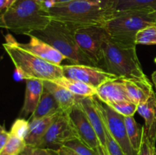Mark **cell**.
I'll use <instances>...</instances> for the list:
<instances>
[{
    "mask_svg": "<svg viewBox=\"0 0 156 155\" xmlns=\"http://www.w3.org/2000/svg\"><path fill=\"white\" fill-rule=\"evenodd\" d=\"M48 11L52 20L76 26L105 25L116 13L111 0H73Z\"/></svg>",
    "mask_w": 156,
    "mask_h": 155,
    "instance_id": "6da1fadb",
    "label": "cell"
},
{
    "mask_svg": "<svg viewBox=\"0 0 156 155\" xmlns=\"http://www.w3.org/2000/svg\"><path fill=\"white\" fill-rule=\"evenodd\" d=\"M49 11L37 0H16L2 12L1 27L21 35L44 30L51 21Z\"/></svg>",
    "mask_w": 156,
    "mask_h": 155,
    "instance_id": "7a4b0ae2",
    "label": "cell"
},
{
    "mask_svg": "<svg viewBox=\"0 0 156 155\" xmlns=\"http://www.w3.org/2000/svg\"><path fill=\"white\" fill-rule=\"evenodd\" d=\"M3 47L15 65V76L18 79L54 81L63 76L62 65L47 62L23 49L11 34L5 36Z\"/></svg>",
    "mask_w": 156,
    "mask_h": 155,
    "instance_id": "3957f363",
    "label": "cell"
},
{
    "mask_svg": "<svg viewBox=\"0 0 156 155\" xmlns=\"http://www.w3.org/2000/svg\"><path fill=\"white\" fill-rule=\"evenodd\" d=\"M76 27V25L51 20L46 28L33 32L30 35L51 45L64 55L72 64L95 66L77 43L75 37Z\"/></svg>",
    "mask_w": 156,
    "mask_h": 155,
    "instance_id": "277c9868",
    "label": "cell"
},
{
    "mask_svg": "<svg viewBox=\"0 0 156 155\" xmlns=\"http://www.w3.org/2000/svg\"><path fill=\"white\" fill-rule=\"evenodd\" d=\"M136 46L116 42L108 35L103 46V62L106 71L120 79L146 77L137 56Z\"/></svg>",
    "mask_w": 156,
    "mask_h": 155,
    "instance_id": "5b68a950",
    "label": "cell"
},
{
    "mask_svg": "<svg viewBox=\"0 0 156 155\" xmlns=\"http://www.w3.org/2000/svg\"><path fill=\"white\" fill-rule=\"evenodd\" d=\"M155 23L151 16V9L146 8L116 12L105 26L113 40L124 45L136 46L137 33Z\"/></svg>",
    "mask_w": 156,
    "mask_h": 155,
    "instance_id": "8992f818",
    "label": "cell"
},
{
    "mask_svg": "<svg viewBox=\"0 0 156 155\" xmlns=\"http://www.w3.org/2000/svg\"><path fill=\"white\" fill-rule=\"evenodd\" d=\"M108 35L105 25L76 26L75 30L77 43L94 65L103 61V46Z\"/></svg>",
    "mask_w": 156,
    "mask_h": 155,
    "instance_id": "52a82bcc",
    "label": "cell"
},
{
    "mask_svg": "<svg viewBox=\"0 0 156 155\" xmlns=\"http://www.w3.org/2000/svg\"><path fill=\"white\" fill-rule=\"evenodd\" d=\"M77 138L68 115L60 112L56 115L38 147L56 150L68 141Z\"/></svg>",
    "mask_w": 156,
    "mask_h": 155,
    "instance_id": "ba28073f",
    "label": "cell"
},
{
    "mask_svg": "<svg viewBox=\"0 0 156 155\" xmlns=\"http://www.w3.org/2000/svg\"><path fill=\"white\" fill-rule=\"evenodd\" d=\"M62 68L63 76L80 81L96 89L105 82L120 79L106 70L94 65L71 64L62 65Z\"/></svg>",
    "mask_w": 156,
    "mask_h": 155,
    "instance_id": "9c48e42d",
    "label": "cell"
},
{
    "mask_svg": "<svg viewBox=\"0 0 156 155\" xmlns=\"http://www.w3.org/2000/svg\"><path fill=\"white\" fill-rule=\"evenodd\" d=\"M98 103L108 131L123 152L126 155H138L129 141L125 126L124 117L114 111L108 105L100 102Z\"/></svg>",
    "mask_w": 156,
    "mask_h": 155,
    "instance_id": "30bf717a",
    "label": "cell"
},
{
    "mask_svg": "<svg viewBox=\"0 0 156 155\" xmlns=\"http://www.w3.org/2000/svg\"><path fill=\"white\" fill-rule=\"evenodd\" d=\"M66 114L73 124L78 138L90 147L97 150L98 147L101 144L98 137L79 103L75 105Z\"/></svg>",
    "mask_w": 156,
    "mask_h": 155,
    "instance_id": "8fae6325",
    "label": "cell"
},
{
    "mask_svg": "<svg viewBox=\"0 0 156 155\" xmlns=\"http://www.w3.org/2000/svg\"><path fill=\"white\" fill-rule=\"evenodd\" d=\"M78 103L85 112L90 123L94 128L101 144L107 147L106 125L104 120L98 100L94 97H79Z\"/></svg>",
    "mask_w": 156,
    "mask_h": 155,
    "instance_id": "7c38bea8",
    "label": "cell"
},
{
    "mask_svg": "<svg viewBox=\"0 0 156 155\" xmlns=\"http://www.w3.org/2000/svg\"><path fill=\"white\" fill-rule=\"evenodd\" d=\"M18 45L24 50L36 55L38 57L44 59L47 62H50L56 65H62L64 60H67L66 57L56 49L52 46L45 41L38 37L30 35V40L27 43H19Z\"/></svg>",
    "mask_w": 156,
    "mask_h": 155,
    "instance_id": "4fadbf2b",
    "label": "cell"
},
{
    "mask_svg": "<svg viewBox=\"0 0 156 155\" xmlns=\"http://www.w3.org/2000/svg\"><path fill=\"white\" fill-rule=\"evenodd\" d=\"M126 94L131 102L136 105L142 104L155 94L152 84L148 77L143 78H121Z\"/></svg>",
    "mask_w": 156,
    "mask_h": 155,
    "instance_id": "5bb4252c",
    "label": "cell"
},
{
    "mask_svg": "<svg viewBox=\"0 0 156 155\" xmlns=\"http://www.w3.org/2000/svg\"><path fill=\"white\" fill-rule=\"evenodd\" d=\"M44 86L43 80L41 79H28L26 80V90L24 104L20 112V117L24 118L32 115L36 109L41 98Z\"/></svg>",
    "mask_w": 156,
    "mask_h": 155,
    "instance_id": "9a60e30c",
    "label": "cell"
},
{
    "mask_svg": "<svg viewBox=\"0 0 156 155\" xmlns=\"http://www.w3.org/2000/svg\"><path fill=\"white\" fill-rule=\"evenodd\" d=\"M96 90V97L102 103L107 105L123 100H129L124 84L120 79L105 82Z\"/></svg>",
    "mask_w": 156,
    "mask_h": 155,
    "instance_id": "2e32d148",
    "label": "cell"
},
{
    "mask_svg": "<svg viewBox=\"0 0 156 155\" xmlns=\"http://www.w3.org/2000/svg\"><path fill=\"white\" fill-rule=\"evenodd\" d=\"M138 113L144 119V132L153 147L156 142V94L149 100L138 105Z\"/></svg>",
    "mask_w": 156,
    "mask_h": 155,
    "instance_id": "e0dca14e",
    "label": "cell"
},
{
    "mask_svg": "<svg viewBox=\"0 0 156 155\" xmlns=\"http://www.w3.org/2000/svg\"><path fill=\"white\" fill-rule=\"evenodd\" d=\"M43 82H44V89L51 93L52 95L58 102L63 112L67 113L75 105L78 103L79 96L75 95L64 87L58 84L53 81L43 80Z\"/></svg>",
    "mask_w": 156,
    "mask_h": 155,
    "instance_id": "ac0fdd59",
    "label": "cell"
},
{
    "mask_svg": "<svg viewBox=\"0 0 156 155\" xmlns=\"http://www.w3.org/2000/svg\"><path fill=\"white\" fill-rule=\"evenodd\" d=\"M57 115H50V116L29 121L30 123L29 132L24 139L26 144L27 146L38 147Z\"/></svg>",
    "mask_w": 156,
    "mask_h": 155,
    "instance_id": "d6986e66",
    "label": "cell"
},
{
    "mask_svg": "<svg viewBox=\"0 0 156 155\" xmlns=\"http://www.w3.org/2000/svg\"><path fill=\"white\" fill-rule=\"evenodd\" d=\"M60 112H63L61 109L55 97L52 95L51 93L49 92L47 90L44 89L39 103L34 113L30 115L28 121L38 119L50 116V115H57Z\"/></svg>",
    "mask_w": 156,
    "mask_h": 155,
    "instance_id": "ffe728a7",
    "label": "cell"
},
{
    "mask_svg": "<svg viewBox=\"0 0 156 155\" xmlns=\"http://www.w3.org/2000/svg\"><path fill=\"white\" fill-rule=\"evenodd\" d=\"M58 84L64 87L71 91L75 95L82 97H94L97 94V90L93 87L89 86L87 84L80 81L66 78L65 76L59 78L56 80L53 81Z\"/></svg>",
    "mask_w": 156,
    "mask_h": 155,
    "instance_id": "44dd1931",
    "label": "cell"
},
{
    "mask_svg": "<svg viewBox=\"0 0 156 155\" xmlns=\"http://www.w3.org/2000/svg\"><path fill=\"white\" fill-rule=\"evenodd\" d=\"M124 117L125 126L126 132L129 136V141L134 150L139 153L143 141V126H140L136 122L134 116H123Z\"/></svg>",
    "mask_w": 156,
    "mask_h": 155,
    "instance_id": "7402d4cb",
    "label": "cell"
},
{
    "mask_svg": "<svg viewBox=\"0 0 156 155\" xmlns=\"http://www.w3.org/2000/svg\"><path fill=\"white\" fill-rule=\"evenodd\" d=\"M116 12L130 9L156 8V0H111Z\"/></svg>",
    "mask_w": 156,
    "mask_h": 155,
    "instance_id": "603a6c76",
    "label": "cell"
},
{
    "mask_svg": "<svg viewBox=\"0 0 156 155\" xmlns=\"http://www.w3.org/2000/svg\"><path fill=\"white\" fill-rule=\"evenodd\" d=\"M136 44L156 45V23L144 27L137 33Z\"/></svg>",
    "mask_w": 156,
    "mask_h": 155,
    "instance_id": "cb8c5ba5",
    "label": "cell"
},
{
    "mask_svg": "<svg viewBox=\"0 0 156 155\" xmlns=\"http://www.w3.org/2000/svg\"><path fill=\"white\" fill-rule=\"evenodd\" d=\"M26 146L24 140L12 135L5 145L0 149V155H19Z\"/></svg>",
    "mask_w": 156,
    "mask_h": 155,
    "instance_id": "d4e9b609",
    "label": "cell"
},
{
    "mask_svg": "<svg viewBox=\"0 0 156 155\" xmlns=\"http://www.w3.org/2000/svg\"><path fill=\"white\" fill-rule=\"evenodd\" d=\"M108 106L123 116H134V114L138 109V105L135 104L130 100L116 102L110 103Z\"/></svg>",
    "mask_w": 156,
    "mask_h": 155,
    "instance_id": "484cf974",
    "label": "cell"
},
{
    "mask_svg": "<svg viewBox=\"0 0 156 155\" xmlns=\"http://www.w3.org/2000/svg\"><path fill=\"white\" fill-rule=\"evenodd\" d=\"M29 128H30V123L28 120L20 117L15 119L9 132L13 136L24 140L29 132Z\"/></svg>",
    "mask_w": 156,
    "mask_h": 155,
    "instance_id": "4316f807",
    "label": "cell"
},
{
    "mask_svg": "<svg viewBox=\"0 0 156 155\" xmlns=\"http://www.w3.org/2000/svg\"><path fill=\"white\" fill-rule=\"evenodd\" d=\"M64 146L69 147L79 155H99L98 150L90 147L78 138L68 141Z\"/></svg>",
    "mask_w": 156,
    "mask_h": 155,
    "instance_id": "83f0119b",
    "label": "cell"
},
{
    "mask_svg": "<svg viewBox=\"0 0 156 155\" xmlns=\"http://www.w3.org/2000/svg\"><path fill=\"white\" fill-rule=\"evenodd\" d=\"M106 125V124H105ZM106 139H107V149L110 155H126L121 147L119 146L117 141L114 139L106 126Z\"/></svg>",
    "mask_w": 156,
    "mask_h": 155,
    "instance_id": "f1b7e54d",
    "label": "cell"
},
{
    "mask_svg": "<svg viewBox=\"0 0 156 155\" xmlns=\"http://www.w3.org/2000/svg\"><path fill=\"white\" fill-rule=\"evenodd\" d=\"M155 151V147H153L152 144L149 142L143 129V141H142L141 147H140L138 155H154Z\"/></svg>",
    "mask_w": 156,
    "mask_h": 155,
    "instance_id": "f546056e",
    "label": "cell"
},
{
    "mask_svg": "<svg viewBox=\"0 0 156 155\" xmlns=\"http://www.w3.org/2000/svg\"><path fill=\"white\" fill-rule=\"evenodd\" d=\"M19 155H52V153L49 149L27 145Z\"/></svg>",
    "mask_w": 156,
    "mask_h": 155,
    "instance_id": "4dcf8cb0",
    "label": "cell"
},
{
    "mask_svg": "<svg viewBox=\"0 0 156 155\" xmlns=\"http://www.w3.org/2000/svg\"><path fill=\"white\" fill-rule=\"evenodd\" d=\"M11 136L12 135H11L10 132L6 131L5 126H2L1 129H0V149H2L5 145L6 143L10 139Z\"/></svg>",
    "mask_w": 156,
    "mask_h": 155,
    "instance_id": "1f68e13d",
    "label": "cell"
},
{
    "mask_svg": "<svg viewBox=\"0 0 156 155\" xmlns=\"http://www.w3.org/2000/svg\"><path fill=\"white\" fill-rule=\"evenodd\" d=\"M56 151L58 153V155H79L76 151H74V150H72L69 147H66V146H62L60 148L56 150Z\"/></svg>",
    "mask_w": 156,
    "mask_h": 155,
    "instance_id": "d6a6232c",
    "label": "cell"
},
{
    "mask_svg": "<svg viewBox=\"0 0 156 155\" xmlns=\"http://www.w3.org/2000/svg\"><path fill=\"white\" fill-rule=\"evenodd\" d=\"M15 2H16V0H0V10H1V12H3L7 10Z\"/></svg>",
    "mask_w": 156,
    "mask_h": 155,
    "instance_id": "836d02e7",
    "label": "cell"
},
{
    "mask_svg": "<svg viewBox=\"0 0 156 155\" xmlns=\"http://www.w3.org/2000/svg\"><path fill=\"white\" fill-rule=\"evenodd\" d=\"M99 155H110L109 152H108V149H107V147H104L103 145H101V144H99L98 147V149H97Z\"/></svg>",
    "mask_w": 156,
    "mask_h": 155,
    "instance_id": "e575fe53",
    "label": "cell"
},
{
    "mask_svg": "<svg viewBox=\"0 0 156 155\" xmlns=\"http://www.w3.org/2000/svg\"><path fill=\"white\" fill-rule=\"evenodd\" d=\"M56 2V4H60V3H65L68 2L73 1V0H53Z\"/></svg>",
    "mask_w": 156,
    "mask_h": 155,
    "instance_id": "d590c367",
    "label": "cell"
},
{
    "mask_svg": "<svg viewBox=\"0 0 156 155\" xmlns=\"http://www.w3.org/2000/svg\"><path fill=\"white\" fill-rule=\"evenodd\" d=\"M152 82L155 84V88H156V71H154L152 74Z\"/></svg>",
    "mask_w": 156,
    "mask_h": 155,
    "instance_id": "8d00e7d4",
    "label": "cell"
},
{
    "mask_svg": "<svg viewBox=\"0 0 156 155\" xmlns=\"http://www.w3.org/2000/svg\"><path fill=\"white\" fill-rule=\"evenodd\" d=\"M151 16L156 21V8L152 9V10H151Z\"/></svg>",
    "mask_w": 156,
    "mask_h": 155,
    "instance_id": "74e56055",
    "label": "cell"
},
{
    "mask_svg": "<svg viewBox=\"0 0 156 155\" xmlns=\"http://www.w3.org/2000/svg\"><path fill=\"white\" fill-rule=\"evenodd\" d=\"M50 151V153H52V155H58V153H56V151L55 150H52V149H49Z\"/></svg>",
    "mask_w": 156,
    "mask_h": 155,
    "instance_id": "f35d334b",
    "label": "cell"
},
{
    "mask_svg": "<svg viewBox=\"0 0 156 155\" xmlns=\"http://www.w3.org/2000/svg\"><path fill=\"white\" fill-rule=\"evenodd\" d=\"M154 61H155V63L156 64V57L155 58V60H154Z\"/></svg>",
    "mask_w": 156,
    "mask_h": 155,
    "instance_id": "ab89813d",
    "label": "cell"
},
{
    "mask_svg": "<svg viewBox=\"0 0 156 155\" xmlns=\"http://www.w3.org/2000/svg\"><path fill=\"white\" fill-rule=\"evenodd\" d=\"M154 155H156V151L155 152V153H154Z\"/></svg>",
    "mask_w": 156,
    "mask_h": 155,
    "instance_id": "60d3db41",
    "label": "cell"
},
{
    "mask_svg": "<svg viewBox=\"0 0 156 155\" xmlns=\"http://www.w3.org/2000/svg\"></svg>",
    "mask_w": 156,
    "mask_h": 155,
    "instance_id": "b9f144b4",
    "label": "cell"
}]
</instances>
